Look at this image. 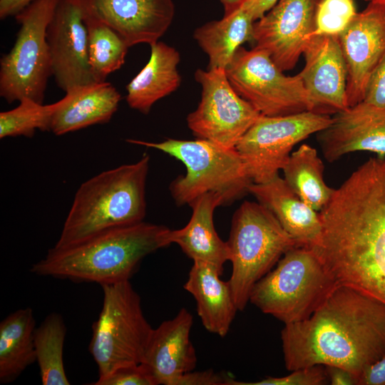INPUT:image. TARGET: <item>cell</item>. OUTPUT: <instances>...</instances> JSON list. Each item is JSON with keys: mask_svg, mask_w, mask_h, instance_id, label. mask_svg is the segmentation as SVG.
Returning a JSON list of instances; mask_svg holds the SVG:
<instances>
[{"mask_svg": "<svg viewBox=\"0 0 385 385\" xmlns=\"http://www.w3.org/2000/svg\"><path fill=\"white\" fill-rule=\"evenodd\" d=\"M313 247L339 284L385 305V158H371L334 190L319 212Z\"/></svg>", "mask_w": 385, "mask_h": 385, "instance_id": "6da1fadb", "label": "cell"}, {"mask_svg": "<svg viewBox=\"0 0 385 385\" xmlns=\"http://www.w3.org/2000/svg\"><path fill=\"white\" fill-rule=\"evenodd\" d=\"M284 361L289 371L337 366L357 378L385 356V305L338 285L307 319L284 324Z\"/></svg>", "mask_w": 385, "mask_h": 385, "instance_id": "7a4b0ae2", "label": "cell"}, {"mask_svg": "<svg viewBox=\"0 0 385 385\" xmlns=\"http://www.w3.org/2000/svg\"><path fill=\"white\" fill-rule=\"evenodd\" d=\"M170 231L144 221L109 229L71 247L51 248L31 272L100 285L129 280L145 256L171 244Z\"/></svg>", "mask_w": 385, "mask_h": 385, "instance_id": "3957f363", "label": "cell"}, {"mask_svg": "<svg viewBox=\"0 0 385 385\" xmlns=\"http://www.w3.org/2000/svg\"><path fill=\"white\" fill-rule=\"evenodd\" d=\"M150 157L103 171L77 190L60 237L53 247L62 249L117 227L143 221Z\"/></svg>", "mask_w": 385, "mask_h": 385, "instance_id": "277c9868", "label": "cell"}, {"mask_svg": "<svg viewBox=\"0 0 385 385\" xmlns=\"http://www.w3.org/2000/svg\"><path fill=\"white\" fill-rule=\"evenodd\" d=\"M338 285L313 248L295 247L255 284L250 302L292 324L308 319Z\"/></svg>", "mask_w": 385, "mask_h": 385, "instance_id": "5b68a950", "label": "cell"}, {"mask_svg": "<svg viewBox=\"0 0 385 385\" xmlns=\"http://www.w3.org/2000/svg\"><path fill=\"white\" fill-rule=\"evenodd\" d=\"M127 142L158 150L184 164L185 174L178 176L169 188L178 205H190L209 192L219 195L223 205L230 204L249 192L252 183L235 148H226L199 138H168L158 143L128 139Z\"/></svg>", "mask_w": 385, "mask_h": 385, "instance_id": "8992f818", "label": "cell"}, {"mask_svg": "<svg viewBox=\"0 0 385 385\" xmlns=\"http://www.w3.org/2000/svg\"><path fill=\"white\" fill-rule=\"evenodd\" d=\"M227 242L232 265L228 281L238 311L250 302L255 284L288 250L300 247L267 208L247 200L232 216Z\"/></svg>", "mask_w": 385, "mask_h": 385, "instance_id": "52a82bcc", "label": "cell"}, {"mask_svg": "<svg viewBox=\"0 0 385 385\" xmlns=\"http://www.w3.org/2000/svg\"><path fill=\"white\" fill-rule=\"evenodd\" d=\"M103 298L92 325L88 350L103 379L120 367L143 362L153 330L129 280L101 285Z\"/></svg>", "mask_w": 385, "mask_h": 385, "instance_id": "ba28073f", "label": "cell"}, {"mask_svg": "<svg viewBox=\"0 0 385 385\" xmlns=\"http://www.w3.org/2000/svg\"><path fill=\"white\" fill-rule=\"evenodd\" d=\"M59 0H34L14 17L15 43L0 61V96L7 103L30 98L43 103L52 76L46 31Z\"/></svg>", "mask_w": 385, "mask_h": 385, "instance_id": "9c48e42d", "label": "cell"}, {"mask_svg": "<svg viewBox=\"0 0 385 385\" xmlns=\"http://www.w3.org/2000/svg\"><path fill=\"white\" fill-rule=\"evenodd\" d=\"M225 73L237 94L262 115L281 116L313 111L299 75H284L262 49L240 47Z\"/></svg>", "mask_w": 385, "mask_h": 385, "instance_id": "30bf717a", "label": "cell"}, {"mask_svg": "<svg viewBox=\"0 0 385 385\" xmlns=\"http://www.w3.org/2000/svg\"><path fill=\"white\" fill-rule=\"evenodd\" d=\"M332 117L313 111L281 116L260 115L237 144L254 183L267 182L287 163L293 147L327 128Z\"/></svg>", "mask_w": 385, "mask_h": 385, "instance_id": "8fae6325", "label": "cell"}, {"mask_svg": "<svg viewBox=\"0 0 385 385\" xmlns=\"http://www.w3.org/2000/svg\"><path fill=\"white\" fill-rule=\"evenodd\" d=\"M195 78L202 88L201 98L187 116L188 128L197 138L235 148L261 114L235 91L225 69H197Z\"/></svg>", "mask_w": 385, "mask_h": 385, "instance_id": "7c38bea8", "label": "cell"}, {"mask_svg": "<svg viewBox=\"0 0 385 385\" xmlns=\"http://www.w3.org/2000/svg\"><path fill=\"white\" fill-rule=\"evenodd\" d=\"M322 1L279 0L254 22V47L265 51L282 71L292 69L315 29Z\"/></svg>", "mask_w": 385, "mask_h": 385, "instance_id": "4fadbf2b", "label": "cell"}, {"mask_svg": "<svg viewBox=\"0 0 385 385\" xmlns=\"http://www.w3.org/2000/svg\"><path fill=\"white\" fill-rule=\"evenodd\" d=\"M52 75L66 93L97 83L88 59V33L80 0H59L46 31Z\"/></svg>", "mask_w": 385, "mask_h": 385, "instance_id": "5bb4252c", "label": "cell"}, {"mask_svg": "<svg viewBox=\"0 0 385 385\" xmlns=\"http://www.w3.org/2000/svg\"><path fill=\"white\" fill-rule=\"evenodd\" d=\"M347 68L349 107L361 102L367 81L385 54V3L369 2L338 35Z\"/></svg>", "mask_w": 385, "mask_h": 385, "instance_id": "9a60e30c", "label": "cell"}, {"mask_svg": "<svg viewBox=\"0 0 385 385\" xmlns=\"http://www.w3.org/2000/svg\"><path fill=\"white\" fill-rule=\"evenodd\" d=\"M303 55L305 64L298 74L312 103V111L329 115L349 108L347 68L338 36H311Z\"/></svg>", "mask_w": 385, "mask_h": 385, "instance_id": "2e32d148", "label": "cell"}, {"mask_svg": "<svg viewBox=\"0 0 385 385\" xmlns=\"http://www.w3.org/2000/svg\"><path fill=\"white\" fill-rule=\"evenodd\" d=\"M83 9L116 31L128 46L158 41L175 16L173 0H80Z\"/></svg>", "mask_w": 385, "mask_h": 385, "instance_id": "e0dca14e", "label": "cell"}, {"mask_svg": "<svg viewBox=\"0 0 385 385\" xmlns=\"http://www.w3.org/2000/svg\"><path fill=\"white\" fill-rule=\"evenodd\" d=\"M318 141L329 162L356 151L385 156V108L360 102L336 113L329 125L319 133Z\"/></svg>", "mask_w": 385, "mask_h": 385, "instance_id": "ac0fdd59", "label": "cell"}, {"mask_svg": "<svg viewBox=\"0 0 385 385\" xmlns=\"http://www.w3.org/2000/svg\"><path fill=\"white\" fill-rule=\"evenodd\" d=\"M192 322V315L182 308L174 318L153 329L143 363L151 369L158 385H175L195 369L197 356L190 339Z\"/></svg>", "mask_w": 385, "mask_h": 385, "instance_id": "d6986e66", "label": "cell"}, {"mask_svg": "<svg viewBox=\"0 0 385 385\" xmlns=\"http://www.w3.org/2000/svg\"><path fill=\"white\" fill-rule=\"evenodd\" d=\"M248 191L300 247H313L319 243L322 233L319 214L303 202L284 178L277 175L265 183H252Z\"/></svg>", "mask_w": 385, "mask_h": 385, "instance_id": "ffe728a7", "label": "cell"}, {"mask_svg": "<svg viewBox=\"0 0 385 385\" xmlns=\"http://www.w3.org/2000/svg\"><path fill=\"white\" fill-rule=\"evenodd\" d=\"M222 272V270L212 263L193 261L184 288L194 297L204 327L224 337L238 309L229 281L220 277Z\"/></svg>", "mask_w": 385, "mask_h": 385, "instance_id": "44dd1931", "label": "cell"}, {"mask_svg": "<svg viewBox=\"0 0 385 385\" xmlns=\"http://www.w3.org/2000/svg\"><path fill=\"white\" fill-rule=\"evenodd\" d=\"M120 94L109 82H97L66 93L58 101L51 131L56 135L109 122L118 109Z\"/></svg>", "mask_w": 385, "mask_h": 385, "instance_id": "7402d4cb", "label": "cell"}, {"mask_svg": "<svg viewBox=\"0 0 385 385\" xmlns=\"http://www.w3.org/2000/svg\"><path fill=\"white\" fill-rule=\"evenodd\" d=\"M223 205L222 197L214 192L204 194L190 206L192 209L188 223L183 228L171 230L169 240L179 245L193 261L212 263L222 270L230 261V253L227 242L218 236L213 222L215 209Z\"/></svg>", "mask_w": 385, "mask_h": 385, "instance_id": "603a6c76", "label": "cell"}, {"mask_svg": "<svg viewBox=\"0 0 385 385\" xmlns=\"http://www.w3.org/2000/svg\"><path fill=\"white\" fill-rule=\"evenodd\" d=\"M150 46L148 62L126 86L128 106L143 114H148L155 102L176 91L181 83L178 71L179 52L162 41Z\"/></svg>", "mask_w": 385, "mask_h": 385, "instance_id": "cb8c5ba5", "label": "cell"}, {"mask_svg": "<svg viewBox=\"0 0 385 385\" xmlns=\"http://www.w3.org/2000/svg\"><path fill=\"white\" fill-rule=\"evenodd\" d=\"M254 22L240 7L222 19L209 21L195 30L194 38L208 56L207 69H225L243 43H253Z\"/></svg>", "mask_w": 385, "mask_h": 385, "instance_id": "d4e9b609", "label": "cell"}, {"mask_svg": "<svg viewBox=\"0 0 385 385\" xmlns=\"http://www.w3.org/2000/svg\"><path fill=\"white\" fill-rule=\"evenodd\" d=\"M33 309L21 308L9 314L0 323V382L16 380L36 361Z\"/></svg>", "mask_w": 385, "mask_h": 385, "instance_id": "484cf974", "label": "cell"}, {"mask_svg": "<svg viewBox=\"0 0 385 385\" xmlns=\"http://www.w3.org/2000/svg\"><path fill=\"white\" fill-rule=\"evenodd\" d=\"M324 164L317 150L302 144L283 168L284 179L299 197L315 211L329 202L335 189L324 180Z\"/></svg>", "mask_w": 385, "mask_h": 385, "instance_id": "4316f807", "label": "cell"}, {"mask_svg": "<svg viewBox=\"0 0 385 385\" xmlns=\"http://www.w3.org/2000/svg\"><path fill=\"white\" fill-rule=\"evenodd\" d=\"M66 334L63 319L56 312L48 314L34 329L36 357L43 385L70 384L63 360Z\"/></svg>", "mask_w": 385, "mask_h": 385, "instance_id": "83f0119b", "label": "cell"}, {"mask_svg": "<svg viewBox=\"0 0 385 385\" xmlns=\"http://www.w3.org/2000/svg\"><path fill=\"white\" fill-rule=\"evenodd\" d=\"M83 13L91 69L96 81L103 82L110 73L124 64L130 46L113 29Z\"/></svg>", "mask_w": 385, "mask_h": 385, "instance_id": "f1b7e54d", "label": "cell"}, {"mask_svg": "<svg viewBox=\"0 0 385 385\" xmlns=\"http://www.w3.org/2000/svg\"><path fill=\"white\" fill-rule=\"evenodd\" d=\"M58 102L43 105L30 98H23L14 109L0 113V138L32 137L36 130H51L53 114Z\"/></svg>", "mask_w": 385, "mask_h": 385, "instance_id": "f546056e", "label": "cell"}, {"mask_svg": "<svg viewBox=\"0 0 385 385\" xmlns=\"http://www.w3.org/2000/svg\"><path fill=\"white\" fill-rule=\"evenodd\" d=\"M356 14L353 0H322L316 16L315 35H336L342 33Z\"/></svg>", "mask_w": 385, "mask_h": 385, "instance_id": "4dcf8cb0", "label": "cell"}, {"mask_svg": "<svg viewBox=\"0 0 385 385\" xmlns=\"http://www.w3.org/2000/svg\"><path fill=\"white\" fill-rule=\"evenodd\" d=\"M327 382L325 366L315 365L293 370L284 376H269L255 382L238 381L232 379L229 385H324Z\"/></svg>", "mask_w": 385, "mask_h": 385, "instance_id": "1f68e13d", "label": "cell"}, {"mask_svg": "<svg viewBox=\"0 0 385 385\" xmlns=\"http://www.w3.org/2000/svg\"><path fill=\"white\" fill-rule=\"evenodd\" d=\"M94 385H158L148 365L141 362L116 369Z\"/></svg>", "mask_w": 385, "mask_h": 385, "instance_id": "d6a6232c", "label": "cell"}, {"mask_svg": "<svg viewBox=\"0 0 385 385\" xmlns=\"http://www.w3.org/2000/svg\"><path fill=\"white\" fill-rule=\"evenodd\" d=\"M362 101L385 108V54L367 81Z\"/></svg>", "mask_w": 385, "mask_h": 385, "instance_id": "836d02e7", "label": "cell"}, {"mask_svg": "<svg viewBox=\"0 0 385 385\" xmlns=\"http://www.w3.org/2000/svg\"><path fill=\"white\" fill-rule=\"evenodd\" d=\"M231 379L212 370L191 371L181 376L175 385H228Z\"/></svg>", "mask_w": 385, "mask_h": 385, "instance_id": "e575fe53", "label": "cell"}, {"mask_svg": "<svg viewBox=\"0 0 385 385\" xmlns=\"http://www.w3.org/2000/svg\"><path fill=\"white\" fill-rule=\"evenodd\" d=\"M358 385H385V356L359 377Z\"/></svg>", "mask_w": 385, "mask_h": 385, "instance_id": "d590c367", "label": "cell"}, {"mask_svg": "<svg viewBox=\"0 0 385 385\" xmlns=\"http://www.w3.org/2000/svg\"><path fill=\"white\" fill-rule=\"evenodd\" d=\"M332 385H357V378L348 370L337 366H324Z\"/></svg>", "mask_w": 385, "mask_h": 385, "instance_id": "8d00e7d4", "label": "cell"}, {"mask_svg": "<svg viewBox=\"0 0 385 385\" xmlns=\"http://www.w3.org/2000/svg\"><path fill=\"white\" fill-rule=\"evenodd\" d=\"M279 0H245L241 8L255 21L267 13Z\"/></svg>", "mask_w": 385, "mask_h": 385, "instance_id": "74e56055", "label": "cell"}, {"mask_svg": "<svg viewBox=\"0 0 385 385\" xmlns=\"http://www.w3.org/2000/svg\"><path fill=\"white\" fill-rule=\"evenodd\" d=\"M34 0H0V19L15 16Z\"/></svg>", "mask_w": 385, "mask_h": 385, "instance_id": "f35d334b", "label": "cell"}, {"mask_svg": "<svg viewBox=\"0 0 385 385\" xmlns=\"http://www.w3.org/2000/svg\"><path fill=\"white\" fill-rule=\"evenodd\" d=\"M224 8V16L230 14L238 9L245 0H219Z\"/></svg>", "mask_w": 385, "mask_h": 385, "instance_id": "ab89813d", "label": "cell"}, {"mask_svg": "<svg viewBox=\"0 0 385 385\" xmlns=\"http://www.w3.org/2000/svg\"><path fill=\"white\" fill-rule=\"evenodd\" d=\"M368 2H373V1H377V2H384L385 3V0H365Z\"/></svg>", "mask_w": 385, "mask_h": 385, "instance_id": "60d3db41", "label": "cell"}]
</instances>
